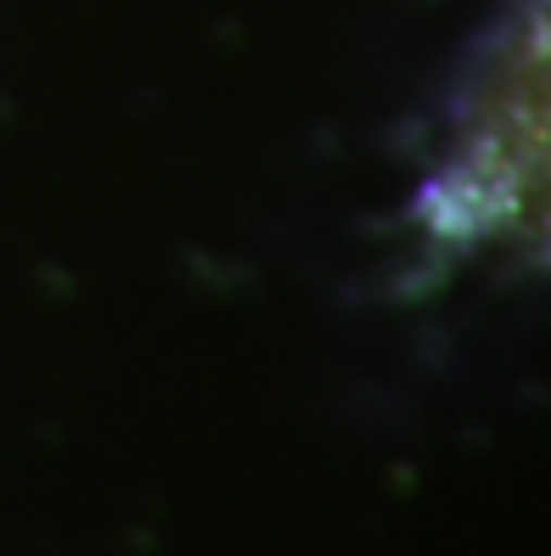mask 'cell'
<instances>
[{"label": "cell", "instance_id": "cell-1", "mask_svg": "<svg viewBox=\"0 0 551 556\" xmlns=\"http://www.w3.org/2000/svg\"><path fill=\"white\" fill-rule=\"evenodd\" d=\"M478 96V118L439 180L444 225L462 242L540 253L551 248V0H529Z\"/></svg>", "mask_w": 551, "mask_h": 556}]
</instances>
